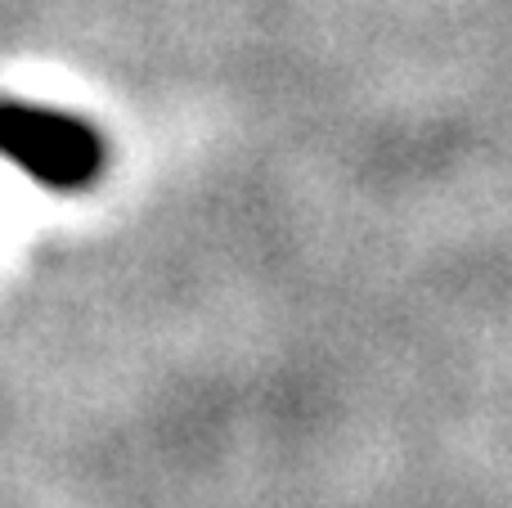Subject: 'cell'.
<instances>
[{"instance_id": "obj_1", "label": "cell", "mask_w": 512, "mask_h": 508, "mask_svg": "<svg viewBox=\"0 0 512 508\" xmlns=\"http://www.w3.org/2000/svg\"><path fill=\"white\" fill-rule=\"evenodd\" d=\"M0 158L23 167L36 185L86 189L104 176L108 144L86 117L0 99Z\"/></svg>"}]
</instances>
